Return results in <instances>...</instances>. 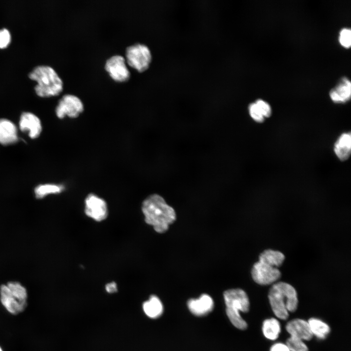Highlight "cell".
<instances>
[{
    "label": "cell",
    "mask_w": 351,
    "mask_h": 351,
    "mask_svg": "<svg viewBox=\"0 0 351 351\" xmlns=\"http://www.w3.org/2000/svg\"><path fill=\"white\" fill-rule=\"evenodd\" d=\"M141 208L145 222L152 226L158 233L167 231L169 225L176 220L174 209L157 194L151 195L145 198Z\"/></svg>",
    "instance_id": "obj_1"
},
{
    "label": "cell",
    "mask_w": 351,
    "mask_h": 351,
    "mask_svg": "<svg viewBox=\"0 0 351 351\" xmlns=\"http://www.w3.org/2000/svg\"><path fill=\"white\" fill-rule=\"evenodd\" d=\"M268 298L272 309L278 318L286 320L289 312H294L298 306V297L294 288L284 282L274 283L270 288Z\"/></svg>",
    "instance_id": "obj_2"
},
{
    "label": "cell",
    "mask_w": 351,
    "mask_h": 351,
    "mask_svg": "<svg viewBox=\"0 0 351 351\" xmlns=\"http://www.w3.org/2000/svg\"><path fill=\"white\" fill-rule=\"evenodd\" d=\"M29 78L37 84L34 87L36 95L40 98L58 95L63 90V81L56 70L48 65L35 67L28 74Z\"/></svg>",
    "instance_id": "obj_3"
},
{
    "label": "cell",
    "mask_w": 351,
    "mask_h": 351,
    "mask_svg": "<svg viewBox=\"0 0 351 351\" xmlns=\"http://www.w3.org/2000/svg\"><path fill=\"white\" fill-rule=\"evenodd\" d=\"M226 306V313L231 323L240 330H245L247 324L242 318L239 312H248L250 302L247 293L242 289H235L226 291L223 294Z\"/></svg>",
    "instance_id": "obj_4"
},
{
    "label": "cell",
    "mask_w": 351,
    "mask_h": 351,
    "mask_svg": "<svg viewBox=\"0 0 351 351\" xmlns=\"http://www.w3.org/2000/svg\"><path fill=\"white\" fill-rule=\"evenodd\" d=\"M0 301L10 313L16 314L22 312L27 305V292L20 283L9 282L0 288Z\"/></svg>",
    "instance_id": "obj_5"
},
{
    "label": "cell",
    "mask_w": 351,
    "mask_h": 351,
    "mask_svg": "<svg viewBox=\"0 0 351 351\" xmlns=\"http://www.w3.org/2000/svg\"><path fill=\"white\" fill-rule=\"evenodd\" d=\"M125 56L127 63L140 72L149 68L152 59L149 48L140 43L128 46L126 49Z\"/></svg>",
    "instance_id": "obj_6"
},
{
    "label": "cell",
    "mask_w": 351,
    "mask_h": 351,
    "mask_svg": "<svg viewBox=\"0 0 351 351\" xmlns=\"http://www.w3.org/2000/svg\"><path fill=\"white\" fill-rule=\"evenodd\" d=\"M84 109V104L78 97L66 94L58 100L55 108V114L59 119H63L65 117L75 118L78 117Z\"/></svg>",
    "instance_id": "obj_7"
},
{
    "label": "cell",
    "mask_w": 351,
    "mask_h": 351,
    "mask_svg": "<svg viewBox=\"0 0 351 351\" xmlns=\"http://www.w3.org/2000/svg\"><path fill=\"white\" fill-rule=\"evenodd\" d=\"M251 275L257 284L268 285L277 281L280 278L281 273L277 268L258 261L253 266Z\"/></svg>",
    "instance_id": "obj_8"
},
{
    "label": "cell",
    "mask_w": 351,
    "mask_h": 351,
    "mask_svg": "<svg viewBox=\"0 0 351 351\" xmlns=\"http://www.w3.org/2000/svg\"><path fill=\"white\" fill-rule=\"evenodd\" d=\"M126 62L122 56L114 55L106 60L105 68L114 80L124 82L128 80L130 77V72Z\"/></svg>",
    "instance_id": "obj_9"
},
{
    "label": "cell",
    "mask_w": 351,
    "mask_h": 351,
    "mask_svg": "<svg viewBox=\"0 0 351 351\" xmlns=\"http://www.w3.org/2000/svg\"><path fill=\"white\" fill-rule=\"evenodd\" d=\"M85 213L89 217L97 221L105 219L108 215L106 201L98 195L90 193L85 199Z\"/></svg>",
    "instance_id": "obj_10"
},
{
    "label": "cell",
    "mask_w": 351,
    "mask_h": 351,
    "mask_svg": "<svg viewBox=\"0 0 351 351\" xmlns=\"http://www.w3.org/2000/svg\"><path fill=\"white\" fill-rule=\"evenodd\" d=\"M19 130L26 134L31 139L39 137L42 133V125L39 118L30 112H24L20 116Z\"/></svg>",
    "instance_id": "obj_11"
},
{
    "label": "cell",
    "mask_w": 351,
    "mask_h": 351,
    "mask_svg": "<svg viewBox=\"0 0 351 351\" xmlns=\"http://www.w3.org/2000/svg\"><path fill=\"white\" fill-rule=\"evenodd\" d=\"M19 140V129L11 120L0 118V144L8 146Z\"/></svg>",
    "instance_id": "obj_12"
},
{
    "label": "cell",
    "mask_w": 351,
    "mask_h": 351,
    "mask_svg": "<svg viewBox=\"0 0 351 351\" xmlns=\"http://www.w3.org/2000/svg\"><path fill=\"white\" fill-rule=\"evenodd\" d=\"M286 329L291 336L302 340H310L312 336L308 322L301 319H295L288 322Z\"/></svg>",
    "instance_id": "obj_13"
},
{
    "label": "cell",
    "mask_w": 351,
    "mask_h": 351,
    "mask_svg": "<svg viewBox=\"0 0 351 351\" xmlns=\"http://www.w3.org/2000/svg\"><path fill=\"white\" fill-rule=\"evenodd\" d=\"M190 312L198 316H204L210 312L213 309V300L209 295L202 294L197 299H191L187 303Z\"/></svg>",
    "instance_id": "obj_14"
},
{
    "label": "cell",
    "mask_w": 351,
    "mask_h": 351,
    "mask_svg": "<svg viewBox=\"0 0 351 351\" xmlns=\"http://www.w3.org/2000/svg\"><path fill=\"white\" fill-rule=\"evenodd\" d=\"M331 99L335 103H343L350 100L351 96V83L347 77L342 78L329 93Z\"/></svg>",
    "instance_id": "obj_15"
},
{
    "label": "cell",
    "mask_w": 351,
    "mask_h": 351,
    "mask_svg": "<svg viewBox=\"0 0 351 351\" xmlns=\"http://www.w3.org/2000/svg\"><path fill=\"white\" fill-rule=\"evenodd\" d=\"M333 149L335 154L339 160H347L351 153V133H344L341 135L335 142Z\"/></svg>",
    "instance_id": "obj_16"
},
{
    "label": "cell",
    "mask_w": 351,
    "mask_h": 351,
    "mask_svg": "<svg viewBox=\"0 0 351 351\" xmlns=\"http://www.w3.org/2000/svg\"><path fill=\"white\" fill-rule=\"evenodd\" d=\"M285 258V255L281 252L267 249L260 254L258 261L277 268L282 264Z\"/></svg>",
    "instance_id": "obj_17"
},
{
    "label": "cell",
    "mask_w": 351,
    "mask_h": 351,
    "mask_svg": "<svg viewBox=\"0 0 351 351\" xmlns=\"http://www.w3.org/2000/svg\"><path fill=\"white\" fill-rule=\"evenodd\" d=\"M143 309L145 314L151 318L159 317L163 311L161 301L156 296L153 295L150 296L148 301L143 303Z\"/></svg>",
    "instance_id": "obj_18"
},
{
    "label": "cell",
    "mask_w": 351,
    "mask_h": 351,
    "mask_svg": "<svg viewBox=\"0 0 351 351\" xmlns=\"http://www.w3.org/2000/svg\"><path fill=\"white\" fill-rule=\"evenodd\" d=\"M64 188V186L60 184H40L35 188L34 194L37 198L42 199L49 195L59 194Z\"/></svg>",
    "instance_id": "obj_19"
},
{
    "label": "cell",
    "mask_w": 351,
    "mask_h": 351,
    "mask_svg": "<svg viewBox=\"0 0 351 351\" xmlns=\"http://www.w3.org/2000/svg\"><path fill=\"white\" fill-rule=\"evenodd\" d=\"M262 332L266 338L271 340L276 339L281 332L279 321L274 318L265 320L263 323Z\"/></svg>",
    "instance_id": "obj_20"
},
{
    "label": "cell",
    "mask_w": 351,
    "mask_h": 351,
    "mask_svg": "<svg viewBox=\"0 0 351 351\" xmlns=\"http://www.w3.org/2000/svg\"><path fill=\"white\" fill-rule=\"evenodd\" d=\"M308 322L312 335L319 339L326 338L330 332L329 325L320 319L311 318Z\"/></svg>",
    "instance_id": "obj_21"
},
{
    "label": "cell",
    "mask_w": 351,
    "mask_h": 351,
    "mask_svg": "<svg viewBox=\"0 0 351 351\" xmlns=\"http://www.w3.org/2000/svg\"><path fill=\"white\" fill-rule=\"evenodd\" d=\"M286 346L290 351H308L307 345L303 340L292 336H290L286 341Z\"/></svg>",
    "instance_id": "obj_22"
},
{
    "label": "cell",
    "mask_w": 351,
    "mask_h": 351,
    "mask_svg": "<svg viewBox=\"0 0 351 351\" xmlns=\"http://www.w3.org/2000/svg\"><path fill=\"white\" fill-rule=\"evenodd\" d=\"M339 41L345 48H349L351 44V30L349 28H343L339 32Z\"/></svg>",
    "instance_id": "obj_23"
},
{
    "label": "cell",
    "mask_w": 351,
    "mask_h": 351,
    "mask_svg": "<svg viewBox=\"0 0 351 351\" xmlns=\"http://www.w3.org/2000/svg\"><path fill=\"white\" fill-rule=\"evenodd\" d=\"M248 110L250 116L255 121L262 123L264 121L265 117L261 113L255 102L250 104Z\"/></svg>",
    "instance_id": "obj_24"
},
{
    "label": "cell",
    "mask_w": 351,
    "mask_h": 351,
    "mask_svg": "<svg viewBox=\"0 0 351 351\" xmlns=\"http://www.w3.org/2000/svg\"><path fill=\"white\" fill-rule=\"evenodd\" d=\"M12 40L11 34L8 29H0V49H4L10 44Z\"/></svg>",
    "instance_id": "obj_25"
},
{
    "label": "cell",
    "mask_w": 351,
    "mask_h": 351,
    "mask_svg": "<svg viewBox=\"0 0 351 351\" xmlns=\"http://www.w3.org/2000/svg\"><path fill=\"white\" fill-rule=\"evenodd\" d=\"M255 103L264 117H269L272 114V108L270 105L262 99H258Z\"/></svg>",
    "instance_id": "obj_26"
},
{
    "label": "cell",
    "mask_w": 351,
    "mask_h": 351,
    "mask_svg": "<svg viewBox=\"0 0 351 351\" xmlns=\"http://www.w3.org/2000/svg\"><path fill=\"white\" fill-rule=\"evenodd\" d=\"M270 351H290L286 344L278 343L273 345Z\"/></svg>",
    "instance_id": "obj_27"
},
{
    "label": "cell",
    "mask_w": 351,
    "mask_h": 351,
    "mask_svg": "<svg viewBox=\"0 0 351 351\" xmlns=\"http://www.w3.org/2000/svg\"><path fill=\"white\" fill-rule=\"evenodd\" d=\"M106 291L109 293H114L117 291V284L115 282H112L106 285Z\"/></svg>",
    "instance_id": "obj_28"
},
{
    "label": "cell",
    "mask_w": 351,
    "mask_h": 351,
    "mask_svg": "<svg viewBox=\"0 0 351 351\" xmlns=\"http://www.w3.org/2000/svg\"><path fill=\"white\" fill-rule=\"evenodd\" d=\"M0 351H2V349H1L0 347Z\"/></svg>",
    "instance_id": "obj_29"
}]
</instances>
